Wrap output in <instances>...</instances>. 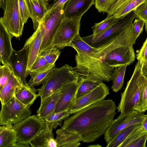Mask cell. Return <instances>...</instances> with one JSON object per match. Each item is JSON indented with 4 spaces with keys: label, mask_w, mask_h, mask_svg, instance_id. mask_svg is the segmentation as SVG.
I'll return each mask as SVG.
<instances>
[{
    "label": "cell",
    "mask_w": 147,
    "mask_h": 147,
    "mask_svg": "<svg viewBox=\"0 0 147 147\" xmlns=\"http://www.w3.org/2000/svg\"><path fill=\"white\" fill-rule=\"evenodd\" d=\"M38 89L24 86L18 88L14 95L17 99L25 105L31 106L38 96Z\"/></svg>",
    "instance_id": "cb8c5ba5"
},
{
    "label": "cell",
    "mask_w": 147,
    "mask_h": 147,
    "mask_svg": "<svg viewBox=\"0 0 147 147\" xmlns=\"http://www.w3.org/2000/svg\"><path fill=\"white\" fill-rule=\"evenodd\" d=\"M52 65L49 64L43 56L39 55L34 63L30 71H34L43 69L49 67Z\"/></svg>",
    "instance_id": "f35d334b"
},
{
    "label": "cell",
    "mask_w": 147,
    "mask_h": 147,
    "mask_svg": "<svg viewBox=\"0 0 147 147\" xmlns=\"http://www.w3.org/2000/svg\"><path fill=\"white\" fill-rule=\"evenodd\" d=\"M136 18L147 22V0L133 11Z\"/></svg>",
    "instance_id": "74e56055"
},
{
    "label": "cell",
    "mask_w": 147,
    "mask_h": 147,
    "mask_svg": "<svg viewBox=\"0 0 147 147\" xmlns=\"http://www.w3.org/2000/svg\"><path fill=\"white\" fill-rule=\"evenodd\" d=\"M145 29L147 34V22L145 23Z\"/></svg>",
    "instance_id": "681fc988"
},
{
    "label": "cell",
    "mask_w": 147,
    "mask_h": 147,
    "mask_svg": "<svg viewBox=\"0 0 147 147\" xmlns=\"http://www.w3.org/2000/svg\"><path fill=\"white\" fill-rule=\"evenodd\" d=\"M30 107L22 104L14 95L8 101L1 105L0 125L15 124L28 117L31 114Z\"/></svg>",
    "instance_id": "9c48e42d"
},
{
    "label": "cell",
    "mask_w": 147,
    "mask_h": 147,
    "mask_svg": "<svg viewBox=\"0 0 147 147\" xmlns=\"http://www.w3.org/2000/svg\"><path fill=\"white\" fill-rule=\"evenodd\" d=\"M47 2H49L51 1L52 0H45Z\"/></svg>",
    "instance_id": "f907efd6"
},
{
    "label": "cell",
    "mask_w": 147,
    "mask_h": 147,
    "mask_svg": "<svg viewBox=\"0 0 147 147\" xmlns=\"http://www.w3.org/2000/svg\"><path fill=\"white\" fill-rule=\"evenodd\" d=\"M147 84V77L143 74L142 65L138 61L131 78L121 94L120 101L117 107L120 114H125L135 110Z\"/></svg>",
    "instance_id": "3957f363"
},
{
    "label": "cell",
    "mask_w": 147,
    "mask_h": 147,
    "mask_svg": "<svg viewBox=\"0 0 147 147\" xmlns=\"http://www.w3.org/2000/svg\"><path fill=\"white\" fill-rule=\"evenodd\" d=\"M13 71L10 65H0V89H1L7 82Z\"/></svg>",
    "instance_id": "e575fe53"
},
{
    "label": "cell",
    "mask_w": 147,
    "mask_h": 147,
    "mask_svg": "<svg viewBox=\"0 0 147 147\" xmlns=\"http://www.w3.org/2000/svg\"><path fill=\"white\" fill-rule=\"evenodd\" d=\"M55 139L57 147H77L82 141L80 136L76 132L65 130L62 128L56 131Z\"/></svg>",
    "instance_id": "ffe728a7"
},
{
    "label": "cell",
    "mask_w": 147,
    "mask_h": 147,
    "mask_svg": "<svg viewBox=\"0 0 147 147\" xmlns=\"http://www.w3.org/2000/svg\"><path fill=\"white\" fill-rule=\"evenodd\" d=\"M82 81L77 90L75 99L90 93L102 83V81L96 75L81 68Z\"/></svg>",
    "instance_id": "d6986e66"
},
{
    "label": "cell",
    "mask_w": 147,
    "mask_h": 147,
    "mask_svg": "<svg viewBox=\"0 0 147 147\" xmlns=\"http://www.w3.org/2000/svg\"><path fill=\"white\" fill-rule=\"evenodd\" d=\"M42 42L41 32L38 28L25 42L29 47L28 63L26 72V77L39 54Z\"/></svg>",
    "instance_id": "e0dca14e"
},
{
    "label": "cell",
    "mask_w": 147,
    "mask_h": 147,
    "mask_svg": "<svg viewBox=\"0 0 147 147\" xmlns=\"http://www.w3.org/2000/svg\"><path fill=\"white\" fill-rule=\"evenodd\" d=\"M81 18H63L54 35L51 48L55 46L59 49H63L69 46L74 38L79 34Z\"/></svg>",
    "instance_id": "ba28073f"
},
{
    "label": "cell",
    "mask_w": 147,
    "mask_h": 147,
    "mask_svg": "<svg viewBox=\"0 0 147 147\" xmlns=\"http://www.w3.org/2000/svg\"><path fill=\"white\" fill-rule=\"evenodd\" d=\"M46 126L45 121L37 115L29 116L13 126L16 135V143L30 147V142Z\"/></svg>",
    "instance_id": "52a82bcc"
},
{
    "label": "cell",
    "mask_w": 147,
    "mask_h": 147,
    "mask_svg": "<svg viewBox=\"0 0 147 147\" xmlns=\"http://www.w3.org/2000/svg\"><path fill=\"white\" fill-rule=\"evenodd\" d=\"M20 13L23 23L24 24L30 18V11L26 0H19Z\"/></svg>",
    "instance_id": "d590c367"
},
{
    "label": "cell",
    "mask_w": 147,
    "mask_h": 147,
    "mask_svg": "<svg viewBox=\"0 0 147 147\" xmlns=\"http://www.w3.org/2000/svg\"><path fill=\"white\" fill-rule=\"evenodd\" d=\"M29 49L28 45L25 43L21 49L18 51L13 50L10 60V64L14 74L22 85L27 87H29L26 80Z\"/></svg>",
    "instance_id": "4fadbf2b"
},
{
    "label": "cell",
    "mask_w": 147,
    "mask_h": 147,
    "mask_svg": "<svg viewBox=\"0 0 147 147\" xmlns=\"http://www.w3.org/2000/svg\"><path fill=\"white\" fill-rule=\"evenodd\" d=\"M141 123L132 125L128 127L119 132L107 147H119V146L137 128L140 127Z\"/></svg>",
    "instance_id": "83f0119b"
},
{
    "label": "cell",
    "mask_w": 147,
    "mask_h": 147,
    "mask_svg": "<svg viewBox=\"0 0 147 147\" xmlns=\"http://www.w3.org/2000/svg\"><path fill=\"white\" fill-rule=\"evenodd\" d=\"M80 75V71L76 66L72 67L66 64L60 67H55L38 89V94L41 101L66 85L77 82Z\"/></svg>",
    "instance_id": "277c9868"
},
{
    "label": "cell",
    "mask_w": 147,
    "mask_h": 147,
    "mask_svg": "<svg viewBox=\"0 0 147 147\" xmlns=\"http://www.w3.org/2000/svg\"><path fill=\"white\" fill-rule=\"evenodd\" d=\"M141 65L142 72L147 77V62L142 63Z\"/></svg>",
    "instance_id": "bcb514c9"
},
{
    "label": "cell",
    "mask_w": 147,
    "mask_h": 147,
    "mask_svg": "<svg viewBox=\"0 0 147 147\" xmlns=\"http://www.w3.org/2000/svg\"><path fill=\"white\" fill-rule=\"evenodd\" d=\"M95 0H68L63 8V17L73 18L82 15L94 4Z\"/></svg>",
    "instance_id": "9a60e30c"
},
{
    "label": "cell",
    "mask_w": 147,
    "mask_h": 147,
    "mask_svg": "<svg viewBox=\"0 0 147 147\" xmlns=\"http://www.w3.org/2000/svg\"><path fill=\"white\" fill-rule=\"evenodd\" d=\"M147 132H145L137 139L129 144L127 147H146Z\"/></svg>",
    "instance_id": "7bdbcfd3"
},
{
    "label": "cell",
    "mask_w": 147,
    "mask_h": 147,
    "mask_svg": "<svg viewBox=\"0 0 147 147\" xmlns=\"http://www.w3.org/2000/svg\"><path fill=\"white\" fill-rule=\"evenodd\" d=\"M145 22L139 19H135L133 23V32L134 39L135 40L142 33Z\"/></svg>",
    "instance_id": "ab89813d"
},
{
    "label": "cell",
    "mask_w": 147,
    "mask_h": 147,
    "mask_svg": "<svg viewBox=\"0 0 147 147\" xmlns=\"http://www.w3.org/2000/svg\"><path fill=\"white\" fill-rule=\"evenodd\" d=\"M82 80V73H80L77 82L68 84L61 89V96L53 113L68 110L75 99L76 93Z\"/></svg>",
    "instance_id": "5bb4252c"
},
{
    "label": "cell",
    "mask_w": 147,
    "mask_h": 147,
    "mask_svg": "<svg viewBox=\"0 0 147 147\" xmlns=\"http://www.w3.org/2000/svg\"><path fill=\"white\" fill-rule=\"evenodd\" d=\"M65 4L50 12H47L40 22L38 28L41 32L42 42L40 53L51 48L54 35L63 18V8Z\"/></svg>",
    "instance_id": "8992f818"
},
{
    "label": "cell",
    "mask_w": 147,
    "mask_h": 147,
    "mask_svg": "<svg viewBox=\"0 0 147 147\" xmlns=\"http://www.w3.org/2000/svg\"><path fill=\"white\" fill-rule=\"evenodd\" d=\"M109 94L108 87L102 82L90 93L75 99L68 111L70 114H74L94 103L104 100Z\"/></svg>",
    "instance_id": "7c38bea8"
},
{
    "label": "cell",
    "mask_w": 147,
    "mask_h": 147,
    "mask_svg": "<svg viewBox=\"0 0 147 147\" xmlns=\"http://www.w3.org/2000/svg\"><path fill=\"white\" fill-rule=\"evenodd\" d=\"M12 124L0 126V147H11L17 142L16 132Z\"/></svg>",
    "instance_id": "d4e9b609"
},
{
    "label": "cell",
    "mask_w": 147,
    "mask_h": 147,
    "mask_svg": "<svg viewBox=\"0 0 147 147\" xmlns=\"http://www.w3.org/2000/svg\"><path fill=\"white\" fill-rule=\"evenodd\" d=\"M116 109L112 100L99 101L74 113L64 121L61 128L77 132L84 142H94L104 134Z\"/></svg>",
    "instance_id": "6da1fadb"
},
{
    "label": "cell",
    "mask_w": 147,
    "mask_h": 147,
    "mask_svg": "<svg viewBox=\"0 0 147 147\" xmlns=\"http://www.w3.org/2000/svg\"><path fill=\"white\" fill-rule=\"evenodd\" d=\"M127 65L115 68L111 80L113 85L111 88L115 92H117L122 88L124 82V78Z\"/></svg>",
    "instance_id": "4dcf8cb0"
},
{
    "label": "cell",
    "mask_w": 147,
    "mask_h": 147,
    "mask_svg": "<svg viewBox=\"0 0 147 147\" xmlns=\"http://www.w3.org/2000/svg\"><path fill=\"white\" fill-rule=\"evenodd\" d=\"M136 58L141 64L147 62V38L136 55Z\"/></svg>",
    "instance_id": "b9f144b4"
},
{
    "label": "cell",
    "mask_w": 147,
    "mask_h": 147,
    "mask_svg": "<svg viewBox=\"0 0 147 147\" xmlns=\"http://www.w3.org/2000/svg\"><path fill=\"white\" fill-rule=\"evenodd\" d=\"M2 17L4 24L8 32L13 37L21 36L24 24L20 16L19 0H6V6Z\"/></svg>",
    "instance_id": "8fae6325"
},
{
    "label": "cell",
    "mask_w": 147,
    "mask_h": 147,
    "mask_svg": "<svg viewBox=\"0 0 147 147\" xmlns=\"http://www.w3.org/2000/svg\"><path fill=\"white\" fill-rule=\"evenodd\" d=\"M61 53L59 49L55 46L44 50L39 53L49 64L53 65L59 57Z\"/></svg>",
    "instance_id": "d6a6232c"
},
{
    "label": "cell",
    "mask_w": 147,
    "mask_h": 147,
    "mask_svg": "<svg viewBox=\"0 0 147 147\" xmlns=\"http://www.w3.org/2000/svg\"><path fill=\"white\" fill-rule=\"evenodd\" d=\"M30 14L34 29L37 30L42 18L48 11V2L45 0H26Z\"/></svg>",
    "instance_id": "ac0fdd59"
},
{
    "label": "cell",
    "mask_w": 147,
    "mask_h": 147,
    "mask_svg": "<svg viewBox=\"0 0 147 147\" xmlns=\"http://www.w3.org/2000/svg\"><path fill=\"white\" fill-rule=\"evenodd\" d=\"M23 86L20 80L13 71L7 82L0 89L1 104H4L8 101L14 96L16 90Z\"/></svg>",
    "instance_id": "7402d4cb"
},
{
    "label": "cell",
    "mask_w": 147,
    "mask_h": 147,
    "mask_svg": "<svg viewBox=\"0 0 147 147\" xmlns=\"http://www.w3.org/2000/svg\"><path fill=\"white\" fill-rule=\"evenodd\" d=\"M70 115L68 110L52 113L44 120L46 127L52 129H56L58 126L61 125L63 120L68 119Z\"/></svg>",
    "instance_id": "f546056e"
},
{
    "label": "cell",
    "mask_w": 147,
    "mask_h": 147,
    "mask_svg": "<svg viewBox=\"0 0 147 147\" xmlns=\"http://www.w3.org/2000/svg\"><path fill=\"white\" fill-rule=\"evenodd\" d=\"M6 6V0H0V7L3 10L5 9Z\"/></svg>",
    "instance_id": "7dc6e473"
},
{
    "label": "cell",
    "mask_w": 147,
    "mask_h": 147,
    "mask_svg": "<svg viewBox=\"0 0 147 147\" xmlns=\"http://www.w3.org/2000/svg\"><path fill=\"white\" fill-rule=\"evenodd\" d=\"M53 130L46 127L29 144L33 147H57L56 140L54 138Z\"/></svg>",
    "instance_id": "603a6c76"
},
{
    "label": "cell",
    "mask_w": 147,
    "mask_h": 147,
    "mask_svg": "<svg viewBox=\"0 0 147 147\" xmlns=\"http://www.w3.org/2000/svg\"><path fill=\"white\" fill-rule=\"evenodd\" d=\"M68 0H54L53 3L48 6V11L50 12L54 9L65 4Z\"/></svg>",
    "instance_id": "ee69618b"
},
{
    "label": "cell",
    "mask_w": 147,
    "mask_h": 147,
    "mask_svg": "<svg viewBox=\"0 0 147 147\" xmlns=\"http://www.w3.org/2000/svg\"><path fill=\"white\" fill-rule=\"evenodd\" d=\"M136 42L133 34L132 24L121 43L102 60V71L106 82L111 80L115 68L129 65L134 61L135 56L133 46Z\"/></svg>",
    "instance_id": "7a4b0ae2"
},
{
    "label": "cell",
    "mask_w": 147,
    "mask_h": 147,
    "mask_svg": "<svg viewBox=\"0 0 147 147\" xmlns=\"http://www.w3.org/2000/svg\"><path fill=\"white\" fill-rule=\"evenodd\" d=\"M135 110L143 113L147 110V84Z\"/></svg>",
    "instance_id": "60d3db41"
},
{
    "label": "cell",
    "mask_w": 147,
    "mask_h": 147,
    "mask_svg": "<svg viewBox=\"0 0 147 147\" xmlns=\"http://www.w3.org/2000/svg\"><path fill=\"white\" fill-rule=\"evenodd\" d=\"M120 18H117L113 15L107 16L100 22L95 24L92 27L93 31L92 34L95 35L104 31L116 23Z\"/></svg>",
    "instance_id": "1f68e13d"
},
{
    "label": "cell",
    "mask_w": 147,
    "mask_h": 147,
    "mask_svg": "<svg viewBox=\"0 0 147 147\" xmlns=\"http://www.w3.org/2000/svg\"><path fill=\"white\" fill-rule=\"evenodd\" d=\"M55 67V64L49 67L43 69L34 71H30L29 74L30 76V78L27 83L28 86L32 88L43 84Z\"/></svg>",
    "instance_id": "484cf974"
},
{
    "label": "cell",
    "mask_w": 147,
    "mask_h": 147,
    "mask_svg": "<svg viewBox=\"0 0 147 147\" xmlns=\"http://www.w3.org/2000/svg\"><path fill=\"white\" fill-rule=\"evenodd\" d=\"M88 147H102L101 146L98 144H93L90 145L88 146Z\"/></svg>",
    "instance_id": "c3c4849f"
},
{
    "label": "cell",
    "mask_w": 147,
    "mask_h": 147,
    "mask_svg": "<svg viewBox=\"0 0 147 147\" xmlns=\"http://www.w3.org/2000/svg\"><path fill=\"white\" fill-rule=\"evenodd\" d=\"M60 89L41 101L37 111V115L39 118L44 120L53 113L61 96Z\"/></svg>",
    "instance_id": "44dd1931"
},
{
    "label": "cell",
    "mask_w": 147,
    "mask_h": 147,
    "mask_svg": "<svg viewBox=\"0 0 147 147\" xmlns=\"http://www.w3.org/2000/svg\"><path fill=\"white\" fill-rule=\"evenodd\" d=\"M118 0H95L96 8L100 12L108 13L117 2Z\"/></svg>",
    "instance_id": "836d02e7"
},
{
    "label": "cell",
    "mask_w": 147,
    "mask_h": 147,
    "mask_svg": "<svg viewBox=\"0 0 147 147\" xmlns=\"http://www.w3.org/2000/svg\"><path fill=\"white\" fill-rule=\"evenodd\" d=\"M13 37L6 29L2 17H1L0 18V61L3 65H10V59L14 50L11 43V39Z\"/></svg>",
    "instance_id": "2e32d148"
},
{
    "label": "cell",
    "mask_w": 147,
    "mask_h": 147,
    "mask_svg": "<svg viewBox=\"0 0 147 147\" xmlns=\"http://www.w3.org/2000/svg\"><path fill=\"white\" fill-rule=\"evenodd\" d=\"M147 0H124L114 13L117 18H119L135 10Z\"/></svg>",
    "instance_id": "4316f807"
},
{
    "label": "cell",
    "mask_w": 147,
    "mask_h": 147,
    "mask_svg": "<svg viewBox=\"0 0 147 147\" xmlns=\"http://www.w3.org/2000/svg\"><path fill=\"white\" fill-rule=\"evenodd\" d=\"M141 127L145 131L147 132V115H144V118L141 123Z\"/></svg>",
    "instance_id": "f6af8a7d"
},
{
    "label": "cell",
    "mask_w": 147,
    "mask_h": 147,
    "mask_svg": "<svg viewBox=\"0 0 147 147\" xmlns=\"http://www.w3.org/2000/svg\"><path fill=\"white\" fill-rule=\"evenodd\" d=\"M144 115V113L135 110L125 114H120L116 119H113L104 134L107 145L122 130L132 125L141 123Z\"/></svg>",
    "instance_id": "30bf717a"
},
{
    "label": "cell",
    "mask_w": 147,
    "mask_h": 147,
    "mask_svg": "<svg viewBox=\"0 0 147 147\" xmlns=\"http://www.w3.org/2000/svg\"><path fill=\"white\" fill-rule=\"evenodd\" d=\"M145 132L141 126L132 132L119 147H127V145L135 141Z\"/></svg>",
    "instance_id": "8d00e7d4"
},
{
    "label": "cell",
    "mask_w": 147,
    "mask_h": 147,
    "mask_svg": "<svg viewBox=\"0 0 147 147\" xmlns=\"http://www.w3.org/2000/svg\"><path fill=\"white\" fill-rule=\"evenodd\" d=\"M69 46L74 48L77 54L88 55L96 51L97 49L93 47L84 41L79 34L73 39Z\"/></svg>",
    "instance_id": "f1b7e54d"
},
{
    "label": "cell",
    "mask_w": 147,
    "mask_h": 147,
    "mask_svg": "<svg viewBox=\"0 0 147 147\" xmlns=\"http://www.w3.org/2000/svg\"><path fill=\"white\" fill-rule=\"evenodd\" d=\"M136 18L134 11L121 17L115 24L103 32L82 37L91 47L98 49L109 43L115 38Z\"/></svg>",
    "instance_id": "5b68a950"
}]
</instances>
